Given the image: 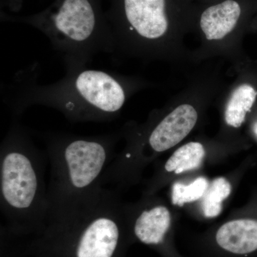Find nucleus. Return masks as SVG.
<instances>
[{"mask_svg": "<svg viewBox=\"0 0 257 257\" xmlns=\"http://www.w3.org/2000/svg\"><path fill=\"white\" fill-rule=\"evenodd\" d=\"M117 134L79 136L49 135L47 156L50 164L47 186L50 231L69 224L100 196L101 179L114 160Z\"/></svg>", "mask_w": 257, "mask_h": 257, "instance_id": "nucleus-1", "label": "nucleus"}, {"mask_svg": "<svg viewBox=\"0 0 257 257\" xmlns=\"http://www.w3.org/2000/svg\"><path fill=\"white\" fill-rule=\"evenodd\" d=\"M37 67L15 76L5 95L15 116L30 106L60 111L72 122H106L119 114L128 96L124 79L107 71L82 68L66 70L64 77L49 84L37 82Z\"/></svg>", "mask_w": 257, "mask_h": 257, "instance_id": "nucleus-2", "label": "nucleus"}, {"mask_svg": "<svg viewBox=\"0 0 257 257\" xmlns=\"http://www.w3.org/2000/svg\"><path fill=\"white\" fill-rule=\"evenodd\" d=\"M2 18L30 25L42 32L54 50L63 55L66 70L86 67L96 54L112 53L116 49L102 0H55L36 14H4Z\"/></svg>", "mask_w": 257, "mask_h": 257, "instance_id": "nucleus-3", "label": "nucleus"}, {"mask_svg": "<svg viewBox=\"0 0 257 257\" xmlns=\"http://www.w3.org/2000/svg\"><path fill=\"white\" fill-rule=\"evenodd\" d=\"M0 205L4 219L15 227L47 226L45 159L18 124L10 126L0 147Z\"/></svg>", "mask_w": 257, "mask_h": 257, "instance_id": "nucleus-4", "label": "nucleus"}, {"mask_svg": "<svg viewBox=\"0 0 257 257\" xmlns=\"http://www.w3.org/2000/svg\"><path fill=\"white\" fill-rule=\"evenodd\" d=\"M124 212L126 225L138 241L157 248L170 247L172 216L166 206L145 199L137 205H124Z\"/></svg>", "mask_w": 257, "mask_h": 257, "instance_id": "nucleus-5", "label": "nucleus"}, {"mask_svg": "<svg viewBox=\"0 0 257 257\" xmlns=\"http://www.w3.org/2000/svg\"><path fill=\"white\" fill-rule=\"evenodd\" d=\"M211 243L225 256L257 257V192L248 214L219 226Z\"/></svg>", "mask_w": 257, "mask_h": 257, "instance_id": "nucleus-6", "label": "nucleus"}, {"mask_svg": "<svg viewBox=\"0 0 257 257\" xmlns=\"http://www.w3.org/2000/svg\"><path fill=\"white\" fill-rule=\"evenodd\" d=\"M240 15L239 5L234 0H226L202 13L201 28L208 40H221L234 30Z\"/></svg>", "mask_w": 257, "mask_h": 257, "instance_id": "nucleus-7", "label": "nucleus"}, {"mask_svg": "<svg viewBox=\"0 0 257 257\" xmlns=\"http://www.w3.org/2000/svg\"><path fill=\"white\" fill-rule=\"evenodd\" d=\"M257 92L248 84L236 88L231 94L225 110L226 124L239 128L244 122L246 114L251 111L256 101Z\"/></svg>", "mask_w": 257, "mask_h": 257, "instance_id": "nucleus-8", "label": "nucleus"}, {"mask_svg": "<svg viewBox=\"0 0 257 257\" xmlns=\"http://www.w3.org/2000/svg\"><path fill=\"white\" fill-rule=\"evenodd\" d=\"M205 157V150L202 144L189 143L177 150L167 160L164 166V171L167 173L176 175L197 170L202 165Z\"/></svg>", "mask_w": 257, "mask_h": 257, "instance_id": "nucleus-9", "label": "nucleus"}, {"mask_svg": "<svg viewBox=\"0 0 257 257\" xmlns=\"http://www.w3.org/2000/svg\"><path fill=\"white\" fill-rule=\"evenodd\" d=\"M231 185L224 177H218L209 184L204 197L202 208L204 215L207 218L216 217L222 211V204L229 197Z\"/></svg>", "mask_w": 257, "mask_h": 257, "instance_id": "nucleus-10", "label": "nucleus"}, {"mask_svg": "<svg viewBox=\"0 0 257 257\" xmlns=\"http://www.w3.org/2000/svg\"><path fill=\"white\" fill-rule=\"evenodd\" d=\"M209 184L205 177H199L192 183L174 184L172 188V203L174 205L182 207L185 204L196 202L205 195Z\"/></svg>", "mask_w": 257, "mask_h": 257, "instance_id": "nucleus-11", "label": "nucleus"}, {"mask_svg": "<svg viewBox=\"0 0 257 257\" xmlns=\"http://www.w3.org/2000/svg\"><path fill=\"white\" fill-rule=\"evenodd\" d=\"M251 130H252L253 136H254L257 141V119L253 121L252 126H251Z\"/></svg>", "mask_w": 257, "mask_h": 257, "instance_id": "nucleus-12", "label": "nucleus"}]
</instances>
